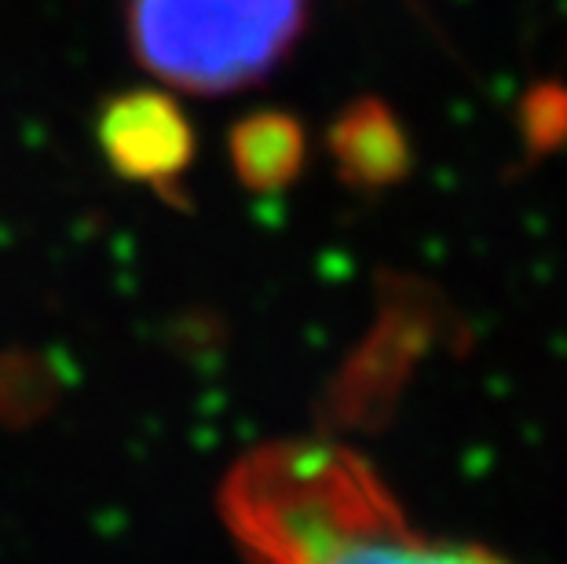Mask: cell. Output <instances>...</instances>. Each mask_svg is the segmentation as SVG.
I'll use <instances>...</instances> for the list:
<instances>
[{"instance_id":"3957f363","label":"cell","mask_w":567,"mask_h":564,"mask_svg":"<svg viewBox=\"0 0 567 564\" xmlns=\"http://www.w3.org/2000/svg\"><path fill=\"white\" fill-rule=\"evenodd\" d=\"M106 151L128 173H173L187 154V129L162 95H132L111 106L103 125Z\"/></svg>"},{"instance_id":"6da1fadb","label":"cell","mask_w":567,"mask_h":564,"mask_svg":"<svg viewBox=\"0 0 567 564\" xmlns=\"http://www.w3.org/2000/svg\"><path fill=\"white\" fill-rule=\"evenodd\" d=\"M224 513L246 564H509L425 535L370 462L326 440L249 451L227 473Z\"/></svg>"},{"instance_id":"7a4b0ae2","label":"cell","mask_w":567,"mask_h":564,"mask_svg":"<svg viewBox=\"0 0 567 564\" xmlns=\"http://www.w3.org/2000/svg\"><path fill=\"white\" fill-rule=\"evenodd\" d=\"M308 0H128L136 59L184 92L252 85L305 30Z\"/></svg>"}]
</instances>
